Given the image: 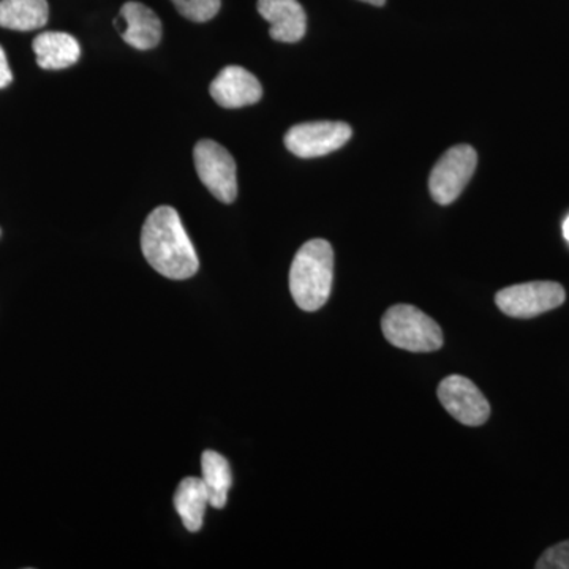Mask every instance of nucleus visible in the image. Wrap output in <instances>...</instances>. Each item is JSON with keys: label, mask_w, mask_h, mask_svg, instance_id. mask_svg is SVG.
Here are the masks:
<instances>
[{"label": "nucleus", "mask_w": 569, "mask_h": 569, "mask_svg": "<svg viewBox=\"0 0 569 569\" xmlns=\"http://www.w3.org/2000/svg\"><path fill=\"white\" fill-rule=\"evenodd\" d=\"M438 400L460 425L478 427L490 417L488 399L473 381L462 376H449L438 385Z\"/></svg>", "instance_id": "8"}, {"label": "nucleus", "mask_w": 569, "mask_h": 569, "mask_svg": "<svg viewBox=\"0 0 569 569\" xmlns=\"http://www.w3.org/2000/svg\"><path fill=\"white\" fill-rule=\"evenodd\" d=\"M361 2L370 3V6L383 7L387 0H361Z\"/></svg>", "instance_id": "19"}, {"label": "nucleus", "mask_w": 569, "mask_h": 569, "mask_svg": "<svg viewBox=\"0 0 569 569\" xmlns=\"http://www.w3.org/2000/svg\"><path fill=\"white\" fill-rule=\"evenodd\" d=\"M567 299L563 287L557 282H527L498 291L496 302L505 316L535 318L557 309Z\"/></svg>", "instance_id": "6"}, {"label": "nucleus", "mask_w": 569, "mask_h": 569, "mask_svg": "<svg viewBox=\"0 0 569 569\" xmlns=\"http://www.w3.org/2000/svg\"><path fill=\"white\" fill-rule=\"evenodd\" d=\"M50 17L47 0H0V28L11 31H36Z\"/></svg>", "instance_id": "13"}, {"label": "nucleus", "mask_w": 569, "mask_h": 569, "mask_svg": "<svg viewBox=\"0 0 569 569\" xmlns=\"http://www.w3.org/2000/svg\"><path fill=\"white\" fill-rule=\"evenodd\" d=\"M335 274V252L325 239L306 242L290 268V291L296 305L316 312L328 302Z\"/></svg>", "instance_id": "2"}, {"label": "nucleus", "mask_w": 569, "mask_h": 569, "mask_svg": "<svg viewBox=\"0 0 569 569\" xmlns=\"http://www.w3.org/2000/svg\"><path fill=\"white\" fill-rule=\"evenodd\" d=\"M353 130L346 122H306L291 127L284 134L288 151L301 159H316L343 148Z\"/></svg>", "instance_id": "7"}, {"label": "nucleus", "mask_w": 569, "mask_h": 569, "mask_svg": "<svg viewBox=\"0 0 569 569\" xmlns=\"http://www.w3.org/2000/svg\"><path fill=\"white\" fill-rule=\"evenodd\" d=\"M478 153L471 146L459 144L440 157L429 178V190L436 203H455L477 170Z\"/></svg>", "instance_id": "4"}, {"label": "nucleus", "mask_w": 569, "mask_h": 569, "mask_svg": "<svg viewBox=\"0 0 569 569\" xmlns=\"http://www.w3.org/2000/svg\"><path fill=\"white\" fill-rule=\"evenodd\" d=\"M209 505V493L203 479L186 478L174 493V508L181 516L183 527L189 531H198L203 527L206 507Z\"/></svg>", "instance_id": "14"}, {"label": "nucleus", "mask_w": 569, "mask_h": 569, "mask_svg": "<svg viewBox=\"0 0 569 569\" xmlns=\"http://www.w3.org/2000/svg\"><path fill=\"white\" fill-rule=\"evenodd\" d=\"M211 97L220 107L234 110V108L249 107L260 102L263 88L260 81L250 71L239 66L224 67L209 88Z\"/></svg>", "instance_id": "10"}, {"label": "nucleus", "mask_w": 569, "mask_h": 569, "mask_svg": "<svg viewBox=\"0 0 569 569\" xmlns=\"http://www.w3.org/2000/svg\"><path fill=\"white\" fill-rule=\"evenodd\" d=\"M193 159L206 189L222 203H233L238 197V178L231 153L219 142L201 140L194 146Z\"/></svg>", "instance_id": "5"}, {"label": "nucleus", "mask_w": 569, "mask_h": 569, "mask_svg": "<svg viewBox=\"0 0 569 569\" xmlns=\"http://www.w3.org/2000/svg\"><path fill=\"white\" fill-rule=\"evenodd\" d=\"M201 468H203L201 479L208 489L209 505L216 509L227 507L228 492L233 485L230 463L219 452L204 451L201 456Z\"/></svg>", "instance_id": "15"}, {"label": "nucleus", "mask_w": 569, "mask_h": 569, "mask_svg": "<svg viewBox=\"0 0 569 569\" xmlns=\"http://www.w3.org/2000/svg\"><path fill=\"white\" fill-rule=\"evenodd\" d=\"M37 63L44 70L69 69L81 56L80 43L66 32H43L32 43Z\"/></svg>", "instance_id": "12"}, {"label": "nucleus", "mask_w": 569, "mask_h": 569, "mask_svg": "<svg viewBox=\"0 0 569 569\" xmlns=\"http://www.w3.org/2000/svg\"><path fill=\"white\" fill-rule=\"evenodd\" d=\"M11 80H13V74H11L9 61H7L6 51L0 47V89L7 88Z\"/></svg>", "instance_id": "18"}, {"label": "nucleus", "mask_w": 569, "mask_h": 569, "mask_svg": "<svg viewBox=\"0 0 569 569\" xmlns=\"http://www.w3.org/2000/svg\"><path fill=\"white\" fill-rule=\"evenodd\" d=\"M381 329L391 346L411 353H430L443 347V331L418 307H389L381 320Z\"/></svg>", "instance_id": "3"}, {"label": "nucleus", "mask_w": 569, "mask_h": 569, "mask_svg": "<svg viewBox=\"0 0 569 569\" xmlns=\"http://www.w3.org/2000/svg\"><path fill=\"white\" fill-rule=\"evenodd\" d=\"M538 569H569V539L552 546L539 557Z\"/></svg>", "instance_id": "17"}, {"label": "nucleus", "mask_w": 569, "mask_h": 569, "mask_svg": "<svg viewBox=\"0 0 569 569\" xmlns=\"http://www.w3.org/2000/svg\"><path fill=\"white\" fill-rule=\"evenodd\" d=\"M563 236H565V239H567V241L569 242V217L567 220H565V223H563Z\"/></svg>", "instance_id": "20"}, {"label": "nucleus", "mask_w": 569, "mask_h": 569, "mask_svg": "<svg viewBox=\"0 0 569 569\" xmlns=\"http://www.w3.org/2000/svg\"><path fill=\"white\" fill-rule=\"evenodd\" d=\"M258 11L271 24V39L282 43L305 39L307 17L298 0H258Z\"/></svg>", "instance_id": "11"}, {"label": "nucleus", "mask_w": 569, "mask_h": 569, "mask_svg": "<svg viewBox=\"0 0 569 569\" xmlns=\"http://www.w3.org/2000/svg\"><path fill=\"white\" fill-rule=\"evenodd\" d=\"M141 250L146 261L168 279H190L200 268L181 217L170 206H159L149 213L141 231Z\"/></svg>", "instance_id": "1"}, {"label": "nucleus", "mask_w": 569, "mask_h": 569, "mask_svg": "<svg viewBox=\"0 0 569 569\" xmlns=\"http://www.w3.org/2000/svg\"><path fill=\"white\" fill-rule=\"evenodd\" d=\"M171 2L187 20L206 22L219 13L222 0H171Z\"/></svg>", "instance_id": "16"}, {"label": "nucleus", "mask_w": 569, "mask_h": 569, "mask_svg": "<svg viewBox=\"0 0 569 569\" xmlns=\"http://www.w3.org/2000/svg\"><path fill=\"white\" fill-rule=\"evenodd\" d=\"M114 26L126 43L137 50H152L162 40V21L159 20L156 11L146 7L144 3H123Z\"/></svg>", "instance_id": "9"}]
</instances>
